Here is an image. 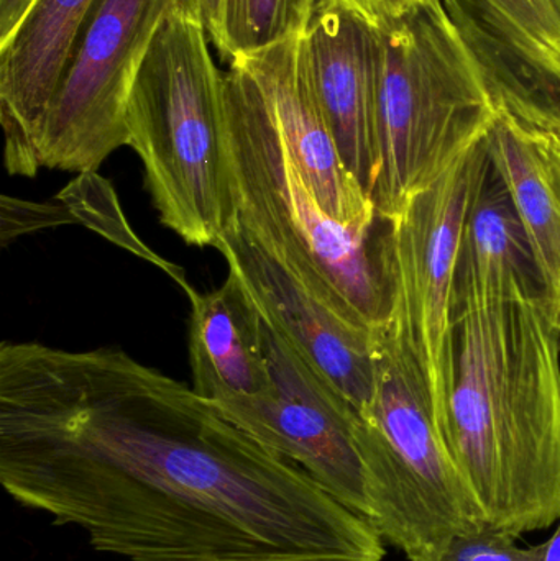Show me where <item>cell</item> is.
Segmentation results:
<instances>
[{
    "mask_svg": "<svg viewBox=\"0 0 560 561\" xmlns=\"http://www.w3.org/2000/svg\"><path fill=\"white\" fill-rule=\"evenodd\" d=\"M499 104L500 115L489 135L492 167L508 190L542 293L560 319V204L535 148L500 98Z\"/></svg>",
    "mask_w": 560,
    "mask_h": 561,
    "instance_id": "9a60e30c",
    "label": "cell"
},
{
    "mask_svg": "<svg viewBox=\"0 0 560 561\" xmlns=\"http://www.w3.org/2000/svg\"><path fill=\"white\" fill-rule=\"evenodd\" d=\"M95 0H35L16 32L0 45L3 160L12 176L38 173L36 137L72 46Z\"/></svg>",
    "mask_w": 560,
    "mask_h": 561,
    "instance_id": "4fadbf2b",
    "label": "cell"
},
{
    "mask_svg": "<svg viewBox=\"0 0 560 561\" xmlns=\"http://www.w3.org/2000/svg\"><path fill=\"white\" fill-rule=\"evenodd\" d=\"M426 2H427V0H426Z\"/></svg>",
    "mask_w": 560,
    "mask_h": 561,
    "instance_id": "4316f807",
    "label": "cell"
},
{
    "mask_svg": "<svg viewBox=\"0 0 560 561\" xmlns=\"http://www.w3.org/2000/svg\"><path fill=\"white\" fill-rule=\"evenodd\" d=\"M220 7L222 0H171V13L199 25L214 45L220 38Z\"/></svg>",
    "mask_w": 560,
    "mask_h": 561,
    "instance_id": "7402d4cb",
    "label": "cell"
},
{
    "mask_svg": "<svg viewBox=\"0 0 560 561\" xmlns=\"http://www.w3.org/2000/svg\"><path fill=\"white\" fill-rule=\"evenodd\" d=\"M247 561H325V560H309V559H275V560H247Z\"/></svg>",
    "mask_w": 560,
    "mask_h": 561,
    "instance_id": "d4e9b609",
    "label": "cell"
},
{
    "mask_svg": "<svg viewBox=\"0 0 560 561\" xmlns=\"http://www.w3.org/2000/svg\"><path fill=\"white\" fill-rule=\"evenodd\" d=\"M370 524L408 561H431L457 536L487 527L447 450L423 366L380 329L374 398L357 422Z\"/></svg>",
    "mask_w": 560,
    "mask_h": 561,
    "instance_id": "8992f818",
    "label": "cell"
},
{
    "mask_svg": "<svg viewBox=\"0 0 560 561\" xmlns=\"http://www.w3.org/2000/svg\"><path fill=\"white\" fill-rule=\"evenodd\" d=\"M305 35L230 62L245 69L268 99L283 140L322 209L345 226H374L380 220L377 207L339 153L309 71Z\"/></svg>",
    "mask_w": 560,
    "mask_h": 561,
    "instance_id": "7c38bea8",
    "label": "cell"
},
{
    "mask_svg": "<svg viewBox=\"0 0 560 561\" xmlns=\"http://www.w3.org/2000/svg\"><path fill=\"white\" fill-rule=\"evenodd\" d=\"M538 561H560V519L558 529L552 534L551 539L538 546Z\"/></svg>",
    "mask_w": 560,
    "mask_h": 561,
    "instance_id": "cb8c5ba5",
    "label": "cell"
},
{
    "mask_svg": "<svg viewBox=\"0 0 560 561\" xmlns=\"http://www.w3.org/2000/svg\"><path fill=\"white\" fill-rule=\"evenodd\" d=\"M538 547H519L512 534L487 526L454 537L431 561H538Z\"/></svg>",
    "mask_w": 560,
    "mask_h": 561,
    "instance_id": "ffe728a7",
    "label": "cell"
},
{
    "mask_svg": "<svg viewBox=\"0 0 560 561\" xmlns=\"http://www.w3.org/2000/svg\"><path fill=\"white\" fill-rule=\"evenodd\" d=\"M460 260L483 283L541 286L522 220L495 170L473 204Z\"/></svg>",
    "mask_w": 560,
    "mask_h": 561,
    "instance_id": "2e32d148",
    "label": "cell"
},
{
    "mask_svg": "<svg viewBox=\"0 0 560 561\" xmlns=\"http://www.w3.org/2000/svg\"><path fill=\"white\" fill-rule=\"evenodd\" d=\"M0 483L130 561L387 556L378 530L302 468L114 346H0Z\"/></svg>",
    "mask_w": 560,
    "mask_h": 561,
    "instance_id": "6da1fadb",
    "label": "cell"
},
{
    "mask_svg": "<svg viewBox=\"0 0 560 561\" xmlns=\"http://www.w3.org/2000/svg\"><path fill=\"white\" fill-rule=\"evenodd\" d=\"M263 335L272 376L270 392L210 404L370 523L372 501L357 440L361 414L265 319Z\"/></svg>",
    "mask_w": 560,
    "mask_h": 561,
    "instance_id": "9c48e42d",
    "label": "cell"
},
{
    "mask_svg": "<svg viewBox=\"0 0 560 561\" xmlns=\"http://www.w3.org/2000/svg\"><path fill=\"white\" fill-rule=\"evenodd\" d=\"M499 98L518 122L541 160L546 180L560 204V104L538 101L525 92L500 85Z\"/></svg>",
    "mask_w": 560,
    "mask_h": 561,
    "instance_id": "d6986e66",
    "label": "cell"
},
{
    "mask_svg": "<svg viewBox=\"0 0 560 561\" xmlns=\"http://www.w3.org/2000/svg\"><path fill=\"white\" fill-rule=\"evenodd\" d=\"M222 88L237 222L312 296L358 322L384 325V220L345 226L332 219L302 180L255 79L230 62Z\"/></svg>",
    "mask_w": 560,
    "mask_h": 561,
    "instance_id": "3957f363",
    "label": "cell"
},
{
    "mask_svg": "<svg viewBox=\"0 0 560 561\" xmlns=\"http://www.w3.org/2000/svg\"><path fill=\"white\" fill-rule=\"evenodd\" d=\"M490 28L560 98V0H476Z\"/></svg>",
    "mask_w": 560,
    "mask_h": 561,
    "instance_id": "e0dca14e",
    "label": "cell"
},
{
    "mask_svg": "<svg viewBox=\"0 0 560 561\" xmlns=\"http://www.w3.org/2000/svg\"><path fill=\"white\" fill-rule=\"evenodd\" d=\"M456 381L444 442L487 526L560 519V319L541 287L483 283L459 263Z\"/></svg>",
    "mask_w": 560,
    "mask_h": 561,
    "instance_id": "7a4b0ae2",
    "label": "cell"
},
{
    "mask_svg": "<svg viewBox=\"0 0 560 561\" xmlns=\"http://www.w3.org/2000/svg\"><path fill=\"white\" fill-rule=\"evenodd\" d=\"M35 0H0V45L19 28Z\"/></svg>",
    "mask_w": 560,
    "mask_h": 561,
    "instance_id": "603a6c76",
    "label": "cell"
},
{
    "mask_svg": "<svg viewBox=\"0 0 560 561\" xmlns=\"http://www.w3.org/2000/svg\"><path fill=\"white\" fill-rule=\"evenodd\" d=\"M127 131L161 224L187 245L217 249L237 213L222 72L196 23L170 13L155 33L128 98Z\"/></svg>",
    "mask_w": 560,
    "mask_h": 561,
    "instance_id": "5b68a950",
    "label": "cell"
},
{
    "mask_svg": "<svg viewBox=\"0 0 560 561\" xmlns=\"http://www.w3.org/2000/svg\"><path fill=\"white\" fill-rule=\"evenodd\" d=\"M217 250L263 319L364 414L374 398L381 327L345 317L312 296L255 245L237 220L220 237Z\"/></svg>",
    "mask_w": 560,
    "mask_h": 561,
    "instance_id": "30bf717a",
    "label": "cell"
},
{
    "mask_svg": "<svg viewBox=\"0 0 560 561\" xmlns=\"http://www.w3.org/2000/svg\"><path fill=\"white\" fill-rule=\"evenodd\" d=\"M305 46L342 161L372 199L380 173V33L354 13L321 0Z\"/></svg>",
    "mask_w": 560,
    "mask_h": 561,
    "instance_id": "8fae6325",
    "label": "cell"
},
{
    "mask_svg": "<svg viewBox=\"0 0 560 561\" xmlns=\"http://www.w3.org/2000/svg\"><path fill=\"white\" fill-rule=\"evenodd\" d=\"M190 299L194 391L209 402L270 392L263 317L242 280L229 272L219 289Z\"/></svg>",
    "mask_w": 560,
    "mask_h": 561,
    "instance_id": "5bb4252c",
    "label": "cell"
},
{
    "mask_svg": "<svg viewBox=\"0 0 560 561\" xmlns=\"http://www.w3.org/2000/svg\"><path fill=\"white\" fill-rule=\"evenodd\" d=\"M171 0H95L36 137L48 170L94 173L128 147L127 105Z\"/></svg>",
    "mask_w": 560,
    "mask_h": 561,
    "instance_id": "ba28073f",
    "label": "cell"
},
{
    "mask_svg": "<svg viewBox=\"0 0 560 561\" xmlns=\"http://www.w3.org/2000/svg\"><path fill=\"white\" fill-rule=\"evenodd\" d=\"M321 0H222L216 48L229 61L305 35Z\"/></svg>",
    "mask_w": 560,
    "mask_h": 561,
    "instance_id": "ac0fdd59",
    "label": "cell"
},
{
    "mask_svg": "<svg viewBox=\"0 0 560 561\" xmlns=\"http://www.w3.org/2000/svg\"><path fill=\"white\" fill-rule=\"evenodd\" d=\"M489 137L460 154L426 190L384 220L381 262L388 287L384 329L423 366L444 438L456 381L454 297L473 204L492 173Z\"/></svg>",
    "mask_w": 560,
    "mask_h": 561,
    "instance_id": "52a82bcc",
    "label": "cell"
},
{
    "mask_svg": "<svg viewBox=\"0 0 560 561\" xmlns=\"http://www.w3.org/2000/svg\"><path fill=\"white\" fill-rule=\"evenodd\" d=\"M378 33L380 173L372 201L388 220L489 137L500 104L499 84L446 0H427Z\"/></svg>",
    "mask_w": 560,
    "mask_h": 561,
    "instance_id": "277c9868",
    "label": "cell"
},
{
    "mask_svg": "<svg viewBox=\"0 0 560 561\" xmlns=\"http://www.w3.org/2000/svg\"><path fill=\"white\" fill-rule=\"evenodd\" d=\"M354 13L375 30L390 28L426 0H325Z\"/></svg>",
    "mask_w": 560,
    "mask_h": 561,
    "instance_id": "44dd1931",
    "label": "cell"
},
{
    "mask_svg": "<svg viewBox=\"0 0 560 561\" xmlns=\"http://www.w3.org/2000/svg\"><path fill=\"white\" fill-rule=\"evenodd\" d=\"M559 335H560V325H559Z\"/></svg>",
    "mask_w": 560,
    "mask_h": 561,
    "instance_id": "484cf974",
    "label": "cell"
}]
</instances>
